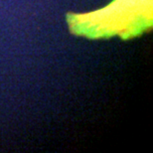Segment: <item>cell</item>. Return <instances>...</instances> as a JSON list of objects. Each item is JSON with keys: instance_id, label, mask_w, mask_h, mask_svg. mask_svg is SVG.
I'll return each instance as SVG.
<instances>
[{"instance_id": "cell-1", "label": "cell", "mask_w": 153, "mask_h": 153, "mask_svg": "<svg viewBox=\"0 0 153 153\" xmlns=\"http://www.w3.org/2000/svg\"><path fill=\"white\" fill-rule=\"evenodd\" d=\"M66 19L70 31L76 36L129 40L152 29L153 0H112L88 13H68Z\"/></svg>"}]
</instances>
